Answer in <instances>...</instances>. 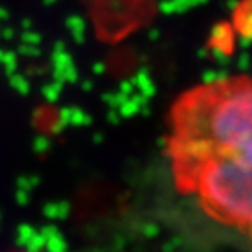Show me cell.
I'll use <instances>...</instances> for the list:
<instances>
[{
    "label": "cell",
    "mask_w": 252,
    "mask_h": 252,
    "mask_svg": "<svg viewBox=\"0 0 252 252\" xmlns=\"http://www.w3.org/2000/svg\"><path fill=\"white\" fill-rule=\"evenodd\" d=\"M252 158L214 156L173 179L179 193L194 196L210 219L251 235Z\"/></svg>",
    "instance_id": "obj_2"
},
{
    "label": "cell",
    "mask_w": 252,
    "mask_h": 252,
    "mask_svg": "<svg viewBox=\"0 0 252 252\" xmlns=\"http://www.w3.org/2000/svg\"><path fill=\"white\" fill-rule=\"evenodd\" d=\"M42 2H44L46 5H55L56 2H58V0H42Z\"/></svg>",
    "instance_id": "obj_24"
},
{
    "label": "cell",
    "mask_w": 252,
    "mask_h": 252,
    "mask_svg": "<svg viewBox=\"0 0 252 252\" xmlns=\"http://www.w3.org/2000/svg\"><path fill=\"white\" fill-rule=\"evenodd\" d=\"M0 28H2V27H0Z\"/></svg>",
    "instance_id": "obj_26"
},
{
    "label": "cell",
    "mask_w": 252,
    "mask_h": 252,
    "mask_svg": "<svg viewBox=\"0 0 252 252\" xmlns=\"http://www.w3.org/2000/svg\"><path fill=\"white\" fill-rule=\"evenodd\" d=\"M159 35H161V33H159V30H158V28H151L149 33H147V37H149L151 42H154V40L159 39Z\"/></svg>",
    "instance_id": "obj_18"
},
{
    "label": "cell",
    "mask_w": 252,
    "mask_h": 252,
    "mask_svg": "<svg viewBox=\"0 0 252 252\" xmlns=\"http://www.w3.org/2000/svg\"><path fill=\"white\" fill-rule=\"evenodd\" d=\"M209 0H191V4H193V7L194 5H203V4H207Z\"/></svg>",
    "instance_id": "obj_22"
},
{
    "label": "cell",
    "mask_w": 252,
    "mask_h": 252,
    "mask_svg": "<svg viewBox=\"0 0 252 252\" xmlns=\"http://www.w3.org/2000/svg\"><path fill=\"white\" fill-rule=\"evenodd\" d=\"M16 37V30L12 27H4L0 28V39L7 40V42H11V40H14Z\"/></svg>",
    "instance_id": "obj_14"
},
{
    "label": "cell",
    "mask_w": 252,
    "mask_h": 252,
    "mask_svg": "<svg viewBox=\"0 0 252 252\" xmlns=\"http://www.w3.org/2000/svg\"><path fill=\"white\" fill-rule=\"evenodd\" d=\"M18 53H20L21 56H30V58H35V56H39V55H40V49H39V46L21 44V46L18 47Z\"/></svg>",
    "instance_id": "obj_12"
},
{
    "label": "cell",
    "mask_w": 252,
    "mask_h": 252,
    "mask_svg": "<svg viewBox=\"0 0 252 252\" xmlns=\"http://www.w3.org/2000/svg\"><path fill=\"white\" fill-rule=\"evenodd\" d=\"M105 63L103 62H96V63H93V74H96V75H102L103 72H105Z\"/></svg>",
    "instance_id": "obj_16"
},
{
    "label": "cell",
    "mask_w": 252,
    "mask_h": 252,
    "mask_svg": "<svg viewBox=\"0 0 252 252\" xmlns=\"http://www.w3.org/2000/svg\"><path fill=\"white\" fill-rule=\"evenodd\" d=\"M158 7H159V11H161L163 14H177V12H175V4H173V0H161Z\"/></svg>",
    "instance_id": "obj_13"
},
{
    "label": "cell",
    "mask_w": 252,
    "mask_h": 252,
    "mask_svg": "<svg viewBox=\"0 0 252 252\" xmlns=\"http://www.w3.org/2000/svg\"><path fill=\"white\" fill-rule=\"evenodd\" d=\"M172 179L214 156L252 158V94L249 81L231 79L188 94L173 109L166 140Z\"/></svg>",
    "instance_id": "obj_1"
},
{
    "label": "cell",
    "mask_w": 252,
    "mask_h": 252,
    "mask_svg": "<svg viewBox=\"0 0 252 252\" xmlns=\"http://www.w3.org/2000/svg\"><path fill=\"white\" fill-rule=\"evenodd\" d=\"M21 27H23V30H32V21L30 20H23V21H21Z\"/></svg>",
    "instance_id": "obj_21"
},
{
    "label": "cell",
    "mask_w": 252,
    "mask_h": 252,
    "mask_svg": "<svg viewBox=\"0 0 252 252\" xmlns=\"http://www.w3.org/2000/svg\"><path fill=\"white\" fill-rule=\"evenodd\" d=\"M42 42V35L35 30H23L21 33V44H30V46H39Z\"/></svg>",
    "instance_id": "obj_10"
},
{
    "label": "cell",
    "mask_w": 252,
    "mask_h": 252,
    "mask_svg": "<svg viewBox=\"0 0 252 252\" xmlns=\"http://www.w3.org/2000/svg\"><path fill=\"white\" fill-rule=\"evenodd\" d=\"M131 90H133V84H131V81H123V84H121V93L128 94V93H131Z\"/></svg>",
    "instance_id": "obj_17"
},
{
    "label": "cell",
    "mask_w": 252,
    "mask_h": 252,
    "mask_svg": "<svg viewBox=\"0 0 252 252\" xmlns=\"http://www.w3.org/2000/svg\"><path fill=\"white\" fill-rule=\"evenodd\" d=\"M65 25H67L68 32H70L72 39L77 44H83L84 39H86V21H84L81 16L74 14V16H70V18H67Z\"/></svg>",
    "instance_id": "obj_5"
},
{
    "label": "cell",
    "mask_w": 252,
    "mask_h": 252,
    "mask_svg": "<svg viewBox=\"0 0 252 252\" xmlns=\"http://www.w3.org/2000/svg\"><path fill=\"white\" fill-rule=\"evenodd\" d=\"M9 18V12H7V9H4V7H0V21H5Z\"/></svg>",
    "instance_id": "obj_19"
},
{
    "label": "cell",
    "mask_w": 252,
    "mask_h": 252,
    "mask_svg": "<svg viewBox=\"0 0 252 252\" xmlns=\"http://www.w3.org/2000/svg\"><path fill=\"white\" fill-rule=\"evenodd\" d=\"M0 65H2V68H4V72L7 75L16 74V70H18V55L14 51H5L4 60H2Z\"/></svg>",
    "instance_id": "obj_8"
},
{
    "label": "cell",
    "mask_w": 252,
    "mask_h": 252,
    "mask_svg": "<svg viewBox=\"0 0 252 252\" xmlns=\"http://www.w3.org/2000/svg\"><path fill=\"white\" fill-rule=\"evenodd\" d=\"M235 28L240 33V39H247L251 40V4L249 0H244L240 2V5L235 9Z\"/></svg>",
    "instance_id": "obj_4"
},
{
    "label": "cell",
    "mask_w": 252,
    "mask_h": 252,
    "mask_svg": "<svg viewBox=\"0 0 252 252\" xmlns=\"http://www.w3.org/2000/svg\"><path fill=\"white\" fill-rule=\"evenodd\" d=\"M229 75L228 70L222 68V70H207L203 74V84L205 86H217V84L228 81Z\"/></svg>",
    "instance_id": "obj_7"
},
{
    "label": "cell",
    "mask_w": 252,
    "mask_h": 252,
    "mask_svg": "<svg viewBox=\"0 0 252 252\" xmlns=\"http://www.w3.org/2000/svg\"><path fill=\"white\" fill-rule=\"evenodd\" d=\"M238 5H240V0H229V2H228V7L231 9V11H235Z\"/></svg>",
    "instance_id": "obj_20"
},
{
    "label": "cell",
    "mask_w": 252,
    "mask_h": 252,
    "mask_svg": "<svg viewBox=\"0 0 252 252\" xmlns=\"http://www.w3.org/2000/svg\"><path fill=\"white\" fill-rule=\"evenodd\" d=\"M60 91H62V83H58V81L46 84V86L42 88V93L46 94L47 100H55L56 96L60 94Z\"/></svg>",
    "instance_id": "obj_11"
},
{
    "label": "cell",
    "mask_w": 252,
    "mask_h": 252,
    "mask_svg": "<svg viewBox=\"0 0 252 252\" xmlns=\"http://www.w3.org/2000/svg\"><path fill=\"white\" fill-rule=\"evenodd\" d=\"M236 65H238V70H247V68H249V55H247V53H245V51L240 53Z\"/></svg>",
    "instance_id": "obj_15"
},
{
    "label": "cell",
    "mask_w": 252,
    "mask_h": 252,
    "mask_svg": "<svg viewBox=\"0 0 252 252\" xmlns=\"http://www.w3.org/2000/svg\"><path fill=\"white\" fill-rule=\"evenodd\" d=\"M9 83H11V86L14 88V90H18L21 94H27L28 91H30V84H28L27 77L21 74H12L9 75Z\"/></svg>",
    "instance_id": "obj_9"
},
{
    "label": "cell",
    "mask_w": 252,
    "mask_h": 252,
    "mask_svg": "<svg viewBox=\"0 0 252 252\" xmlns=\"http://www.w3.org/2000/svg\"><path fill=\"white\" fill-rule=\"evenodd\" d=\"M130 81H131V84H133V86H137L138 90L142 91V94H144V96H151V94H154V91H156L153 79H151V75L147 74L146 70L137 72V74H135V77H131Z\"/></svg>",
    "instance_id": "obj_6"
},
{
    "label": "cell",
    "mask_w": 252,
    "mask_h": 252,
    "mask_svg": "<svg viewBox=\"0 0 252 252\" xmlns=\"http://www.w3.org/2000/svg\"><path fill=\"white\" fill-rule=\"evenodd\" d=\"M83 88H84V90H91V81H84Z\"/></svg>",
    "instance_id": "obj_23"
},
{
    "label": "cell",
    "mask_w": 252,
    "mask_h": 252,
    "mask_svg": "<svg viewBox=\"0 0 252 252\" xmlns=\"http://www.w3.org/2000/svg\"><path fill=\"white\" fill-rule=\"evenodd\" d=\"M4 55H5V49H0V63H2V60H4Z\"/></svg>",
    "instance_id": "obj_25"
},
{
    "label": "cell",
    "mask_w": 252,
    "mask_h": 252,
    "mask_svg": "<svg viewBox=\"0 0 252 252\" xmlns=\"http://www.w3.org/2000/svg\"><path fill=\"white\" fill-rule=\"evenodd\" d=\"M210 42H212V47L220 49V51H224L228 55L233 44L231 27L228 23H217L212 28V33H210Z\"/></svg>",
    "instance_id": "obj_3"
}]
</instances>
